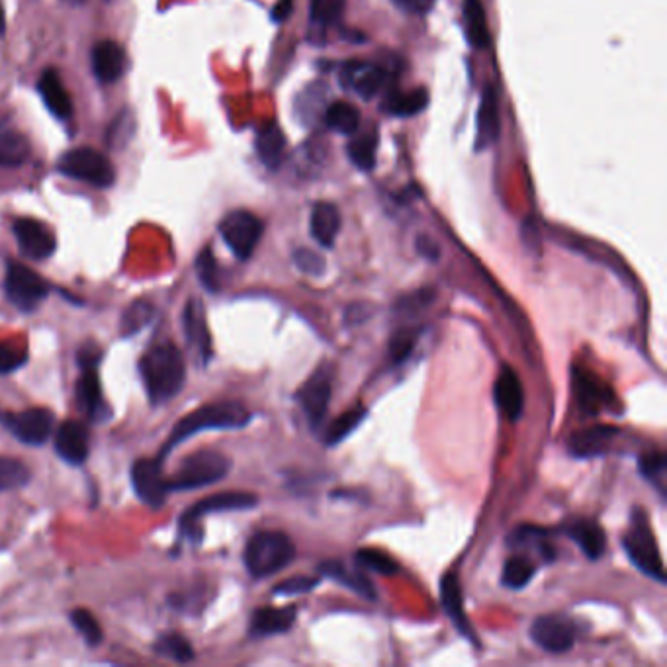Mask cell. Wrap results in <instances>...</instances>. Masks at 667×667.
<instances>
[{
  "label": "cell",
  "instance_id": "1",
  "mask_svg": "<svg viewBox=\"0 0 667 667\" xmlns=\"http://www.w3.org/2000/svg\"><path fill=\"white\" fill-rule=\"evenodd\" d=\"M249 421H251V413L241 403L222 401V403L204 405V407L188 413L186 417H182L178 421L157 458L163 460L167 454H171V450L175 446L182 445L184 441H188L190 437H194L202 431L241 429V427L249 425Z\"/></svg>",
  "mask_w": 667,
  "mask_h": 667
},
{
  "label": "cell",
  "instance_id": "2",
  "mask_svg": "<svg viewBox=\"0 0 667 667\" xmlns=\"http://www.w3.org/2000/svg\"><path fill=\"white\" fill-rule=\"evenodd\" d=\"M149 400L155 405L175 398L184 386L186 364L173 343L155 345L139 364Z\"/></svg>",
  "mask_w": 667,
  "mask_h": 667
},
{
  "label": "cell",
  "instance_id": "3",
  "mask_svg": "<svg viewBox=\"0 0 667 667\" xmlns=\"http://www.w3.org/2000/svg\"><path fill=\"white\" fill-rule=\"evenodd\" d=\"M296 556L290 536L278 531H263L251 536L245 548V566L253 578H268L284 570Z\"/></svg>",
  "mask_w": 667,
  "mask_h": 667
},
{
  "label": "cell",
  "instance_id": "4",
  "mask_svg": "<svg viewBox=\"0 0 667 667\" xmlns=\"http://www.w3.org/2000/svg\"><path fill=\"white\" fill-rule=\"evenodd\" d=\"M623 544L630 562L650 578L666 581V568L660 556V548L656 542L650 521L644 509H634L630 515L628 529L623 534Z\"/></svg>",
  "mask_w": 667,
  "mask_h": 667
},
{
  "label": "cell",
  "instance_id": "5",
  "mask_svg": "<svg viewBox=\"0 0 667 667\" xmlns=\"http://www.w3.org/2000/svg\"><path fill=\"white\" fill-rule=\"evenodd\" d=\"M231 470V460L220 450H198L186 456L177 474L167 480L169 491L198 490L223 480Z\"/></svg>",
  "mask_w": 667,
  "mask_h": 667
},
{
  "label": "cell",
  "instance_id": "6",
  "mask_svg": "<svg viewBox=\"0 0 667 667\" xmlns=\"http://www.w3.org/2000/svg\"><path fill=\"white\" fill-rule=\"evenodd\" d=\"M57 171L65 177L83 180L98 188H108L116 180V171L112 163L100 151L90 147H77L67 151L59 159Z\"/></svg>",
  "mask_w": 667,
  "mask_h": 667
},
{
  "label": "cell",
  "instance_id": "7",
  "mask_svg": "<svg viewBox=\"0 0 667 667\" xmlns=\"http://www.w3.org/2000/svg\"><path fill=\"white\" fill-rule=\"evenodd\" d=\"M4 290L10 304L22 312L36 310L49 296V284L32 268L10 263L4 278Z\"/></svg>",
  "mask_w": 667,
  "mask_h": 667
},
{
  "label": "cell",
  "instance_id": "8",
  "mask_svg": "<svg viewBox=\"0 0 667 667\" xmlns=\"http://www.w3.org/2000/svg\"><path fill=\"white\" fill-rule=\"evenodd\" d=\"M220 233L233 255L247 261L263 237V222L247 210H235L223 218Z\"/></svg>",
  "mask_w": 667,
  "mask_h": 667
},
{
  "label": "cell",
  "instance_id": "9",
  "mask_svg": "<svg viewBox=\"0 0 667 667\" xmlns=\"http://www.w3.org/2000/svg\"><path fill=\"white\" fill-rule=\"evenodd\" d=\"M0 425L26 445H44L53 435V413L42 407L26 409L22 413L0 411Z\"/></svg>",
  "mask_w": 667,
  "mask_h": 667
},
{
  "label": "cell",
  "instance_id": "10",
  "mask_svg": "<svg viewBox=\"0 0 667 667\" xmlns=\"http://www.w3.org/2000/svg\"><path fill=\"white\" fill-rule=\"evenodd\" d=\"M331 382H333L331 368L319 366L296 394V400L306 413V419L310 421L313 429H319V425L327 415L331 401Z\"/></svg>",
  "mask_w": 667,
  "mask_h": 667
},
{
  "label": "cell",
  "instance_id": "11",
  "mask_svg": "<svg viewBox=\"0 0 667 667\" xmlns=\"http://www.w3.org/2000/svg\"><path fill=\"white\" fill-rule=\"evenodd\" d=\"M161 462V458H141L132 468V484L137 497L153 509L163 507L169 493V482L163 476Z\"/></svg>",
  "mask_w": 667,
  "mask_h": 667
},
{
  "label": "cell",
  "instance_id": "12",
  "mask_svg": "<svg viewBox=\"0 0 667 667\" xmlns=\"http://www.w3.org/2000/svg\"><path fill=\"white\" fill-rule=\"evenodd\" d=\"M534 644L552 654H564L576 644L574 624L560 615L538 617L531 626Z\"/></svg>",
  "mask_w": 667,
  "mask_h": 667
},
{
  "label": "cell",
  "instance_id": "13",
  "mask_svg": "<svg viewBox=\"0 0 667 667\" xmlns=\"http://www.w3.org/2000/svg\"><path fill=\"white\" fill-rule=\"evenodd\" d=\"M259 503L255 493H247V491H223V493H216L210 495L202 501H198L196 505H192L184 517L180 519V527L186 529L194 523H198L202 517L210 515V513H220V511H245L251 509Z\"/></svg>",
  "mask_w": 667,
  "mask_h": 667
},
{
  "label": "cell",
  "instance_id": "14",
  "mask_svg": "<svg viewBox=\"0 0 667 667\" xmlns=\"http://www.w3.org/2000/svg\"><path fill=\"white\" fill-rule=\"evenodd\" d=\"M14 235L22 253L34 261H44L55 253L57 241L53 231L38 220H18L14 223Z\"/></svg>",
  "mask_w": 667,
  "mask_h": 667
},
{
  "label": "cell",
  "instance_id": "15",
  "mask_svg": "<svg viewBox=\"0 0 667 667\" xmlns=\"http://www.w3.org/2000/svg\"><path fill=\"white\" fill-rule=\"evenodd\" d=\"M81 368H83V374H81L79 384H77L79 405L87 413L90 421L102 423L112 415V409L108 407V403L104 400L102 382H100V376H98V364L81 366Z\"/></svg>",
  "mask_w": 667,
  "mask_h": 667
},
{
  "label": "cell",
  "instance_id": "16",
  "mask_svg": "<svg viewBox=\"0 0 667 667\" xmlns=\"http://www.w3.org/2000/svg\"><path fill=\"white\" fill-rule=\"evenodd\" d=\"M89 446V431L79 421H65L55 433V450L71 466L87 462Z\"/></svg>",
  "mask_w": 667,
  "mask_h": 667
},
{
  "label": "cell",
  "instance_id": "17",
  "mask_svg": "<svg viewBox=\"0 0 667 667\" xmlns=\"http://www.w3.org/2000/svg\"><path fill=\"white\" fill-rule=\"evenodd\" d=\"M495 401L509 421H517L525 411V390L521 378L511 366H503L495 380Z\"/></svg>",
  "mask_w": 667,
  "mask_h": 667
},
{
  "label": "cell",
  "instance_id": "18",
  "mask_svg": "<svg viewBox=\"0 0 667 667\" xmlns=\"http://www.w3.org/2000/svg\"><path fill=\"white\" fill-rule=\"evenodd\" d=\"M126 51L122 45L104 40L92 49V71L100 83H116L126 73Z\"/></svg>",
  "mask_w": 667,
  "mask_h": 667
},
{
  "label": "cell",
  "instance_id": "19",
  "mask_svg": "<svg viewBox=\"0 0 667 667\" xmlns=\"http://www.w3.org/2000/svg\"><path fill=\"white\" fill-rule=\"evenodd\" d=\"M184 333L190 347L202 356V362L208 364L212 358V337L206 323V313L198 300H190L184 310Z\"/></svg>",
  "mask_w": 667,
  "mask_h": 667
},
{
  "label": "cell",
  "instance_id": "20",
  "mask_svg": "<svg viewBox=\"0 0 667 667\" xmlns=\"http://www.w3.org/2000/svg\"><path fill=\"white\" fill-rule=\"evenodd\" d=\"M619 429L611 425H595L585 431H579L572 435L568 448L578 458H593L599 454H605L613 441L619 437Z\"/></svg>",
  "mask_w": 667,
  "mask_h": 667
},
{
  "label": "cell",
  "instance_id": "21",
  "mask_svg": "<svg viewBox=\"0 0 667 667\" xmlns=\"http://www.w3.org/2000/svg\"><path fill=\"white\" fill-rule=\"evenodd\" d=\"M441 601L445 607V613L452 624L458 628V632L472 640L474 644H478L474 630L468 623V617L464 613V599H462V589H460V581L454 574H446L443 581H441Z\"/></svg>",
  "mask_w": 667,
  "mask_h": 667
},
{
  "label": "cell",
  "instance_id": "22",
  "mask_svg": "<svg viewBox=\"0 0 667 667\" xmlns=\"http://www.w3.org/2000/svg\"><path fill=\"white\" fill-rule=\"evenodd\" d=\"M38 90H40V96H42L47 110L55 118L67 120V118L73 116V100H71L67 89L63 87L61 77L55 69L44 71V75L40 77V83H38Z\"/></svg>",
  "mask_w": 667,
  "mask_h": 667
},
{
  "label": "cell",
  "instance_id": "23",
  "mask_svg": "<svg viewBox=\"0 0 667 667\" xmlns=\"http://www.w3.org/2000/svg\"><path fill=\"white\" fill-rule=\"evenodd\" d=\"M499 135V112H497V96L493 87H486L482 92V100L478 106L476 118V151H484Z\"/></svg>",
  "mask_w": 667,
  "mask_h": 667
},
{
  "label": "cell",
  "instance_id": "24",
  "mask_svg": "<svg viewBox=\"0 0 667 667\" xmlns=\"http://www.w3.org/2000/svg\"><path fill=\"white\" fill-rule=\"evenodd\" d=\"M345 83L355 90L364 100L374 98L386 85V71L382 67H362L360 63H351L343 73Z\"/></svg>",
  "mask_w": 667,
  "mask_h": 667
},
{
  "label": "cell",
  "instance_id": "25",
  "mask_svg": "<svg viewBox=\"0 0 667 667\" xmlns=\"http://www.w3.org/2000/svg\"><path fill=\"white\" fill-rule=\"evenodd\" d=\"M566 534L578 544L589 560H599L607 548V536L595 521L578 519L566 527Z\"/></svg>",
  "mask_w": 667,
  "mask_h": 667
},
{
  "label": "cell",
  "instance_id": "26",
  "mask_svg": "<svg viewBox=\"0 0 667 667\" xmlns=\"http://www.w3.org/2000/svg\"><path fill=\"white\" fill-rule=\"evenodd\" d=\"M310 227H312L313 239L321 245L331 249L335 245L337 233L341 229V216L339 210L329 204V202H319L315 204L312 210V220H310Z\"/></svg>",
  "mask_w": 667,
  "mask_h": 667
},
{
  "label": "cell",
  "instance_id": "27",
  "mask_svg": "<svg viewBox=\"0 0 667 667\" xmlns=\"http://www.w3.org/2000/svg\"><path fill=\"white\" fill-rule=\"evenodd\" d=\"M296 621V609L284 607V609H259L251 619V636H272L282 634L292 628Z\"/></svg>",
  "mask_w": 667,
  "mask_h": 667
},
{
  "label": "cell",
  "instance_id": "28",
  "mask_svg": "<svg viewBox=\"0 0 667 667\" xmlns=\"http://www.w3.org/2000/svg\"><path fill=\"white\" fill-rule=\"evenodd\" d=\"M32 153L30 141L26 135L0 128V167H20L28 161Z\"/></svg>",
  "mask_w": 667,
  "mask_h": 667
},
{
  "label": "cell",
  "instance_id": "29",
  "mask_svg": "<svg viewBox=\"0 0 667 667\" xmlns=\"http://www.w3.org/2000/svg\"><path fill=\"white\" fill-rule=\"evenodd\" d=\"M464 22L468 42L476 49H484L491 42L490 28L486 20V10L482 0H466L464 2Z\"/></svg>",
  "mask_w": 667,
  "mask_h": 667
},
{
  "label": "cell",
  "instance_id": "30",
  "mask_svg": "<svg viewBox=\"0 0 667 667\" xmlns=\"http://www.w3.org/2000/svg\"><path fill=\"white\" fill-rule=\"evenodd\" d=\"M317 572L325 578L335 579L339 581L341 585L349 587L351 591H355L358 595L366 597V599H374L376 597V591H374V583L368 578H364L362 574H356V572H349L341 562H335V560H329V562H323Z\"/></svg>",
  "mask_w": 667,
  "mask_h": 667
},
{
  "label": "cell",
  "instance_id": "31",
  "mask_svg": "<svg viewBox=\"0 0 667 667\" xmlns=\"http://www.w3.org/2000/svg\"><path fill=\"white\" fill-rule=\"evenodd\" d=\"M255 145L263 165H267L268 169H276L282 163L286 151V135L282 134L278 126H268L259 132Z\"/></svg>",
  "mask_w": 667,
  "mask_h": 667
},
{
  "label": "cell",
  "instance_id": "32",
  "mask_svg": "<svg viewBox=\"0 0 667 667\" xmlns=\"http://www.w3.org/2000/svg\"><path fill=\"white\" fill-rule=\"evenodd\" d=\"M429 104V92L425 89L409 90V92H394L384 102V110L394 116H413L425 110Z\"/></svg>",
  "mask_w": 667,
  "mask_h": 667
},
{
  "label": "cell",
  "instance_id": "33",
  "mask_svg": "<svg viewBox=\"0 0 667 667\" xmlns=\"http://www.w3.org/2000/svg\"><path fill=\"white\" fill-rule=\"evenodd\" d=\"M325 122L337 134L353 135L360 124V114L351 102L339 100L325 110Z\"/></svg>",
  "mask_w": 667,
  "mask_h": 667
},
{
  "label": "cell",
  "instance_id": "34",
  "mask_svg": "<svg viewBox=\"0 0 667 667\" xmlns=\"http://www.w3.org/2000/svg\"><path fill=\"white\" fill-rule=\"evenodd\" d=\"M376 151H378V132H366L358 135L355 141L349 143L347 153L351 163L360 171H372L376 165Z\"/></svg>",
  "mask_w": 667,
  "mask_h": 667
},
{
  "label": "cell",
  "instance_id": "35",
  "mask_svg": "<svg viewBox=\"0 0 667 667\" xmlns=\"http://www.w3.org/2000/svg\"><path fill=\"white\" fill-rule=\"evenodd\" d=\"M364 417H366V409L362 405H356L347 413H343L341 417H337L325 431V445L335 446L343 443L351 433H355V429H358Z\"/></svg>",
  "mask_w": 667,
  "mask_h": 667
},
{
  "label": "cell",
  "instance_id": "36",
  "mask_svg": "<svg viewBox=\"0 0 667 667\" xmlns=\"http://www.w3.org/2000/svg\"><path fill=\"white\" fill-rule=\"evenodd\" d=\"M576 394L579 405L587 413H597L603 407V403H607V388L603 390L601 384L591 374L576 372Z\"/></svg>",
  "mask_w": 667,
  "mask_h": 667
},
{
  "label": "cell",
  "instance_id": "37",
  "mask_svg": "<svg viewBox=\"0 0 667 667\" xmlns=\"http://www.w3.org/2000/svg\"><path fill=\"white\" fill-rule=\"evenodd\" d=\"M30 478V468L24 462L0 456V491L20 490L28 486Z\"/></svg>",
  "mask_w": 667,
  "mask_h": 667
},
{
  "label": "cell",
  "instance_id": "38",
  "mask_svg": "<svg viewBox=\"0 0 667 667\" xmlns=\"http://www.w3.org/2000/svg\"><path fill=\"white\" fill-rule=\"evenodd\" d=\"M155 652L163 658L178 662V664H186V662L194 660L192 644L186 638H182L180 634H175V632L161 636L155 644Z\"/></svg>",
  "mask_w": 667,
  "mask_h": 667
},
{
  "label": "cell",
  "instance_id": "39",
  "mask_svg": "<svg viewBox=\"0 0 667 667\" xmlns=\"http://www.w3.org/2000/svg\"><path fill=\"white\" fill-rule=\"evenodd\" d=\"M356 564L362 566L364 570H370L374 574H380V576H394L400 566L398 562L388 556L386 552H380L376 548H362L358 550L355 554Z\"/></svg>",
  "mask_w": 667,
  "mask_h": 667
},
{
  "label": "cell",
  "instance_id": "40",
  "mask_svg": "<svg viewBox=\"0 0 667 667\" xmlns=\"http://www.w3.org/2000/svg\"><path fill=\"white\" fill-rule=\"evenodd\" d=\"M534 576V564L527 558H509L503 566L501 581L509 589H523L531 583Z\"/></svg>",
  "mask_w": 667,
  "mask_h": 667
},
{
  "label": "cell",
  "instance_id": "41",
  "mask_svg": "<svg viewBox=\"0 0 667 667\" xmlns=\"http://www.w3.org/2000/svg\"><path fill=\"white\" fill-rule=\"evenodd\" d=\"M155 315V308L151 302L147 300H137L134 302L122 317V335L124 337H132L135 333H139Z\"/></svg>",
  "mask_w": 667,
  "mask_h": 667
},
{
  "label": "cell",
  "instance_id": "42",
  "mask_svg": "<svg viewBox=\"0 0 667 667\" xmlns=\"http://www.w3.org/2000/svg\"><path fill=\"white\" fill-rule=\"evenodd\" d=\"M73 626L79 630V634L85 638L89 646H98L102 642V628L98 621L92 617V613L87 609H75L69 615Z\"/></svg>",
  "mask_w": 667,
  "mask_h": 667
},
{
  "label": "cell",
  "instance_id": "43",
  "mask_svg": "<svg viewBox=\"0 0 667 667\" xmlns=\"http://www.w3.org/2000/svg\"><path fill=\"white\" fill-rule=\"evenodd\" d=\"M345 8V0H310V16L315 24H335Z\"/></svg>",
  "mask_w": 667,
  "mask_h": 667
},
{
  "label": "cell",
  "instance_id": "44",
  "mask_svg": "<svg viewBox=\"0 0 667 667\" xmlns=\"http://www.w3.org/2000/svg\"><path fill=\"white\" fill-rule=\"evenodd\" d=\"M196 270L200 276V282L204 288H208L210 292H218L220 290V276H218V263L212 255L210 249H204L196 261Z\"/></svg>",
  "mask_w": 667,
  "mask_h": 667
},
{
  "label": "cell",
  "instance_id": "45",
  "mask_svg": "<svg viewBox=\"0 0 667 667\" xmlns=\"http://www.w3.org/2000/svg\"><path fill=\"white\" fill-rule=\"evenodd\" d=\"M666 464V456L662 452H648L640 458V472L648 478V482L664 484Z\"/></svg>",
  "mask_w": 667,
  "mask_h": 667
},
{
  "label": "cell",
  "instance_id": "46",
  "mask_svg": "<svg viewBox=\"0 0 667 667\" xmlns=\"http://www.w3.org/2000/svg\"><path fill=\"white\" fill-rule=\"evenodd\" d=\"M417 341V331L415 329H400L390 343V356L394 362H403L409 353L413 351Z\"/></svg>",
  "mask_w": 667,
  "mask_h": 667
},
{
  "label": "cell",
  "instance_id": "47",
  "mask_svg": "<svg viewBox=\"0 0 667 667\" xmlns=\"http://www.w3.org/2000/svg\"><path fill=\"white\" fill-rule=\"evenodd\" d=\"M28 362V355L12 345L0 343V374H10Z\"/></svg>",
  "mask_w": 667,
  "mask_h": 667
},
{
  "label": "cell",
  "instance_id": "48",
  "mask_svg": "<svg viewBox=\"0 0 667 667\" xmlns=\"http://www.w3.org/2000/svg\"><path fill=\"white\" fill-rule=\"evenodd\" d=\"M319 578H308V576H298V578L284 579L274 587V595H300L308 593L313 587H317Z\"/></svg>",
  "mask_w": 667,
  "mask_h": 667
},
{
  "label": "cell",
  "instance_id": "49",
  "mask_svg": "<svg viewBox=\"0 0 667 667\" xmlns=\"http://www.w3.org/2000/svg\"><path fill=\"white\" fill-rule=\"evenodd\" d=\"M294 263L302 272H306L310 276H319L325 270V261L310 249H298L294 253Z\"/></svg>",
  "mask_w": 667,
  "mask_h": 667
},
{
  "label": "cell",
  "instance_id": "50",
  "mask_svg": "<svg viewBox=\"0 0 667 667\" xmlns=\"http://www.w3.org/2000/svg\"><path fill=\"white\" fill-rule=\"evenodd\" d=\"M394 4L409 14H425L433 8L435 0H394Z\"/></svg>",
  "mask_w": 667,
  "mask_h": 667
},
{
  "label": "cell",
  "instance_id": "51",
  "mask_svg": "<svg viewBox=\"0 0 667 667\" xmlns=\"http://www.w3.org/2000/svg\"><path fill=\"white\" fill-rule=\"evenodd\" d=\"M415 247H417V251H419L423 257H427L429 261H437V259H439V245H437L433 239H429L427 235L417 237Z\"/></svg>",
  "mask_w": 667,
  "mask_h": 667
},
{
  "label": "cell",
  "instance_id": "52",
  "mask_svg": "<svg viewBox=\"0 0 667 667\" xmlns=\"http://www.w3.org/2000/svg\"><path fill=\"white\" fill-rule=\"evenodd\" d=\"M290 12H292V0H280L272 8V20L274 22H282V20H286L290 16Z\"/></svg>",
  "mask_w": 667,
  "mask_h": 667
},
{
  "label": "cell",
  "instance_id": "53",
  "mask_svg": "<svg viewBox=\"0 0 667 667\" xmlns=\"http://www.w3.org/2000/svg\"><path fill=\"white\" fill-rule=\"evenodd\" d=\"M4 30H6V20H4V8L0 4V38L4 36Z\"/></svg>",
  "mask_w": 667,
  "mask_h": 667
},
{
  "label": "cell",
  "instance_id": "54",
  "mask_svg": "<svg viewBox=\"0 0 667 667\" xmlns=\"http://www.w3.org/2000/svg\"><path fill=\"white\" fill-rule=\"evenodd\" d=\"M65 2H69V4H83L85 0H65Z\"/></svg>",
  "mask_w": 667,
  "mask_h": 667
}]
</instances>
